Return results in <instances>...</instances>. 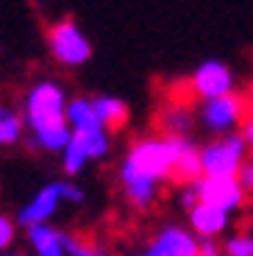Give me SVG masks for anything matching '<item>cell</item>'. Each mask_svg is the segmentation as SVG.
I'll return each instance as SVG.
<instances>
[{
	"label": "cell",
	"mask_w": 253,
	"mask_h": 256,
	"mask_svg": "<svg viewBox=\"0 0 253 256\" xmlns=\"http://www.w3.org/2000/svg\"><path fill=\"white\" fill-rule=\"evenodd\" d=\"M172 167V136H145L128 148L120 162V184L128 181H150L162 184L170 181Z\"/></svg>",
	"instance_id": "cell-1"
},
{
	"label": "cell",
	"mask_w": 253,
	"mask_h": 256,
	"mask_svg": "<svg viewBox=\"0 0 253 256\" xmlns=\"http://www.w3.org/2000/svg\"><path fill=\"white\" fill-rule=\"evenodd\" d=\"M248 142L240 134H226L220 140L206 142L198 148L200 154V176L203 178H236L240 164L248 159Z\"/></svg>",
	"instance_id": "cell-2"
},
{
	"label": "cell",
	"mask_w": 253,
	"mask_h": 256,
	"mask_svg": "<svg viewBox=\"0 0 253 256\" xmlns=\"http://www.w3.org/2000/svg\"><path fill=\"white\" fill-rule=\"evenodd\" d=\"M48 50L62 67H84L92 58V42L72 20H58L48 31Z\"/></svg>",
	"instance_id": "cell-3"
},
{
	"label": "cell",
	"mask_w": 253,
	"mask_h": 256,
	"mask_svg": "<svg viewBox=\"0 0 253 256\" xmlns=\"http://www.w3.org/2000/svg\"><path fill=\"white\" fill-rule=\"evenodd\" d=\"M200 126L209 131V134H234L236 128L242 126V120L250 117V109H248V98L240 95V92H231V95L214 98V100H203L200 103Z\"/></svg>",
	"instance_id": "cell-4"
},
{
	"label": "cell",
	"mask_w": 253,
	"mask_h": 256,
	"mask_svg": "<svg viewBox=\"0 0 253 256\" xmlns=\"http://www.w3.org/2000/svg\"><path fill=\"white\" fill-rule=\"evenodd\" d=\"M190 90L200 100H214V98L236 92V76L226 62H220V58H206L192 72Z\"/></svg>",
	"instance_id": "cell-5"
},
{
	"label": "cell",
	"mask_w": 253,
	"mask_h": 256,
	"mask_svg": "<svg viewBox=\"0 0 253 256\" xmlns=\"http://www.w3.org/2000/svg\"><path fill=\"white\" fill-rule=\"evenodd\" d=\"M58 206H62V181H48L17 209L14 223L22 226V228L50 223L53 214L58 212Z\"/></svg>",
	"instance_id": "cell-6"
},
{
	"label": "cell",
	"mask_w": 253,
	"mask_h": 256,
	"mask_svg": "<svg viewBox=\"0 0 253 256\" xmlns=\"http://www.w3.org/2000/svg\"><path fill=\"white\" fill-rule=\"evenodd\" d=\"M198 192V204H209L214 209H222L228 214L245 209L248 204V192L240 186L236 178H198L195 181Z\"/></svg>",
	"instance_id": "cell-7"
},
{
	"label": "cell",
	"mask_w": 253,
	"mask_h": 256,
	"mask_svg": "<svg viewBox=\"0 0 253 256\" xmlns=\"http://www.w3.org/2000/svg\"><path fill=\"white\" fill-rule=\"evenodd\" d=\"M22 126L28 128V145L34 150H48V154H62L64 145L70 142L72 131L67 128L64 114L56 117H28L22 120Z\"/></svg>",
	"instance_id": "cell-8"
},
{
	"label": "cell",
	"mask_w": 253,
	"mask_h": 256,
	"mask_svg": "<svg viewBox=\"0 0 253 256\" xmlns=\"http://www.w3.org/2000/svg\"><path fill=\"white\" fill-rule=\"evenodd\" d=\"M64 106H67V90H64V84L53 81V78H42V81H36L28 90L22 120H28V117L64 114Z\"/></svg>",
	"instance_id": "cell-9"
},
{
	"label": "cell",
	"mask_w": 253,
	"mask_h": 256,
	"mask_svg": "<svg viewBox=\"0 0 253 256\" xmlns=\"http://www.w3.org/2000/svg\"><path fill=\"white\" fill-rule=\"evenodd\" d=\"M198 248H200V240L186 226L167 223L153 234L145 254L148 256H198Z\"/></svg>",
	"instance_id": "cell-10"
},
{
	"label": "cell",
	"mask_w": 253,
	"mask_h": 256,
	"mask_svg": "<svg viewBox=\"0 0 253 256\" xmlns=\"http://www.w3.org/2000/svg\"><path fill=\"white\" fill-rule=\"evenodd\" d=\"M198 178H200V154H198V145L190 136H172L170 181L184 186V184H195Z\"/></svg>",
	"instance_id": "cell-11"
},
{
	"label": "cell",
	"mask_w": 253,
	"mask_h": 256,
	"mask_svg": "<svg viewBox=\"0 0 253 256\" xmlns=\"http://www.w3.org/2000/svg\"><path fill=\"white\" fill-rule=\"evenodd\" d=\"M186 218H190V231L198 240H217L231 228V223H234L228 212L214 209V206H209V204H195L186 212Z\"/></svg>",
	"instance_id": "cell-12"
},
{
	"label": "cell",
	"mask_w": 253,
	"mask_h": 256,
	"mask_svg": "<svg viewBox=\"0 0 253 256\" xmlns=\"http://www.w3.org/2000/svg\"><path fill=\"white\" fill-rule=\"evenodd\" d=\"M64 120H67V128H70L72 134H95V131H103L100 120H98L95 109H92V100L86 95L67 98Z\"/></svg>",
	"instance_id": "cell-13"
},
{
	"label": "cell",
	"mask_w": 253,
	"mask_h": 256,
	"mask_svg": "<svg viewBox=\"0 0 253 256\" xmlns=\"http://www.w3.org/2000/svg\"><path fill=\"white\" fill-rule=\"evenodd\" d=\"M26 242L34 256H67L64 254V231H58L50 223L26 228Z\"/></svg>",
	"instance_id": "cell-14"
},
{
	"label": "cell",
	"mask_w": 253,
	"mask_h": 256,
	"mask_svg": "<svg viewBox=\"0 0 253 256\" xmlns=\"http://www.w3.org/2000/svg\"><path fill=\"white\" fill-rule=\"evenodd\" d=\"M89 100H92V109H95L103 131H120V128H126L128 117H131L126 100H120V98H114V95H95V98H89Z\"/></svg>",
	"instance_id": "cell-15"
},
{
	"label": "cell",
	"mask_w": 253,
	"mask_h": 256,
	"mask_svg": "<svg viewBox=\"0 0 253 256\" xmlns=\"http://www.w3.org/2000/svg\"><path fill=\"white\" fill-rule=\"evenodd\" d=\"M26 136V126H22V114L12 109L8 103L0 100V150L3 148H14Z\"/></svg>",
	"instance_id": "cell-16"
},
{
	"label": "cell",
	"mask_w": 253,
	"mask_h": 256,
	"mask_svg": "<svg viewBox=\"0 0 253 256\" xmlns=\"http://www.w3.org/2000/svg\"><path fill=\"white\" fill-rule=\"evenodd\" d=\"M86 164H89V156H86V148H84V140L78 134H72L70 142L62 150V170L70 178H76V176H81L86 170Z\"/></svg>",
	"instance_id": "cell-17"
},
{
	"label": "cell",
	"mask_w": 253,
	"mask_h": 256,
	"mask_svg": "<svg viewBox=\"0 0 253 256\" xmlns=\"http://www.w3.org/2000/svg\"><path fill=\"white\" fill-rule=\"evenodd\" d=\"M120 186H122L126 200L134 209L145 212L158 200V184H150V181H128V184H120Z\"/></svg>",
	"instance_id": "cell-18"
},
{
	"label": "cell",
	"mask_w": 253,
	"mask_h": 256,
	"mask_svg": "<svg viewBox=\"0 0 253 256\" xmlns=\"http://www.w3.org/2000/svg\"><path fill=\"white\" fill-rule=\"evenodd\" d=\"M84 140L89 162H100L112 154V134L108 131H95V134H78Z\"/></svg>",
	"instance_id": "cell-19"
},
{
	"label": "cell",
	"mask_w": 253,
	"mask_h": 256,
	"mask_svg": "<svg viewBox=\"0 0 253 256\" xmlns=\"http://www.w3.org/2000/svg\"><path fill=\"white\" fill-rule=\"evenodd\" d=\"M222 256H253V237L248 231H236L220 245Z\"/></svg>",
	"instance_id": "cell-20"
},
{
	"label": "cell",
	"mask_w": 253,
	"mask_h": 256,
	"mask_svg": "<svg viewBox=\"0 0 253 256\" xmlns=\"http://www.w3.org/2000/svg\"><path fill=\"white\" fill-rule=\"evenodd\" d=\"M164 128L167 136H186V131L192 128V117L184 109H167L164 112Z\"/></svg>",
	"instance_id": "cell-21"
},
{
	"label": "cell",
	"mask_w": 253,
	"mask_h": 256,
	"mask_svg": "<svg viewBox=\"0 0 253 256\" xmlns=\"http://www.w3.org/2000/svg\"><path fill=\"white\" fill-rule=\"evenodd\" d=\"M64 254L67 256H108V254H103L100 248H95L92 242H86L84 237L67 234V231H64Z\"/></svg>",
	"instance_id": "cell-22"
},
{
	"label": "cell",
	"mask_w": 253,
	"mask_h": 256,
	"mask_svg": "<svg viewBox=\"0 0 253 256\" xmlns=\"http://www.w3.org/2000/svg\"><path fill=\"white\" fill-rule=\"evenodd\" d=\"M14 240H17V223H14L12 214L0 212V254L3 250H12Z\"/></svg>",
	"instance_id": "cell-23"
},
{
	"label": "cell",
	"mask_w": 253,
	"mask_h": 256,
	"mask_svg": "<svg viewBox=\"0 0 253 256\" xmlns=\"http://www.w3.org/2000/svg\"><path fill=\"white\" fill-rule=\"evenodd\" d=\"M84 200H86V192H84V186H81V184H76L72 178L62 181V204H72V206H78V204H84Z\"/></svg>",
	"instance_id": "cell-24"
},
{
	"label": "cell",
	"mask_w": 253,
	"mask_h": 256,
	"mask_svg": "<svg viewBox=\"0 0 253 256\" xmlns=\"http://www.w3.org/2000/svg\"><path fill=\"white\" fill-rule=\"evenodd\" d=\"M195 204H198L195 184H184V186H178V206H181L184 212H190Z\"/></svg>",
	"instance_id": "cell-25"
},
{
	"label": "cell",
	"mask_w": 253,
	"mask_h": 256,
	"mask_svg": "<svg viewBox=\"0 0 253 256\" xmlns=\"http://www.w3.org/2000/svg\"><path fill=\"white\" fill-rule=\"evenodd\" d=\"M236 181H240V186L250 195V186H253V162L245 159L240 164V170H236Z\"/></svg>",
	"instance_id": "cell-26"
},
{
	"label": "cell",
	"mask_w": 253,
	"mask_h": 256,
	"mask_svg": "<svg viewBox=\"0 0 253 256\" xmlns=\"http://www.w3.org/2000/svg\"><path fill=\"white\" fill-rule=\"evenodd\" d=\"M198 256H222L217 240H200V248H198Z\"/></svg>",
	"instance_id": "cell-27"
},
{
	"label": "cell",
	"mask_w": 253,
	"mask_h": 256,
	"mask_svg": "<svg viewBox=\"0 0 253 256\" xmlns=\"http://www.w3.org/2000/svg\"><path fill=\"white\" fill-rule=\"evenodd\" d=\"M0 256H26V254H22V250H3Z\"/></svg>",
	"instance_id": "cell-28"
},
{
	"label": "cell",
	"mask_w": 253,
	"mask_h": 256,
	"mask_svg": "<svg viewBox=\"0 0 253 256\" xmlns=\"http://www.w3.org/2000/svg\"><path fill=\"white\" fill-rule=\"evenodd\" d=\"M131 256H148V254H145V250H140V254H131Z\"/></svg>",
	"instance_id": "cell-29"
}]
</instances>
